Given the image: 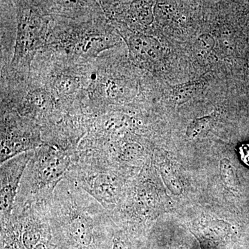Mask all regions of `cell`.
Wrapping results in <instances>:
<instances>
[{
	"label": "cell",
	"mask_w": 249,
	"mask_h": 249,
	"mask_svg": "<svg viewBox=\"0 0 249 249\" xmlns=\"http://www.w3.org/2000/svg\"><path fill=\"white\" fill-rule=\"evenodd\" d=\"M112 249H128L124 241L121 240L119 236H114L113 237Z\"/></svg>",
	"instance_id": "obj_12"
},
{
	"label": "cell",
	"mask_w": 249,
	"mask_h": 249,
	"mask_svg": "<svg viewBox=\"0 0 249 249\" xmlns=\"http://www.w3.org/2000/svg\"><path fill=\"white\" fill-rule=\"evenodd\" d=\"M109 40L101 36L86 37L77 46V50L81 54L96 56L105 49L109 48Z\"/></svg>",
	"instance_id": "obj_6"
},
{
	"label": "cell",
	"mask_w": 249,
	"mask_h": 249,
	"mask_svg": "<svg viewBox=\"0 0 249 249\" xmlns=\"http://www.w3.org/2000/svg\"><path fill=\"white\" fill-rule=\"evenodd\" d=\"M55 89L61 95L71 94L78 89L79 80L75 77L62 76L55 81Z\"/></svg>",
	"instance_id": "obj_9"
},
{
	"label": "cell",
	"mask_w": 249,
	"mask_h": 249,
	"mask_svg": "<svg viewBox=\"0 0 249 249\" xmlns=\"http://www.w3.org/2000/svg\"><path fill=\"white\" fill-rule=\"evenodd\" d=\"M34 154L24 152L1 164V219L11 217L23 175Z\"/></svg>",
	"instance_id": "obj_3"
},
{
	"label": "cell",
	"mask_w": 249,
	"mask_h": 249,
	"mask_svg": "<svg viewBox=\"0 0 249 249\" xmlns=\"http://www.w3.org/2000/svg\"><path fill=\"white\" fill-rule=\"evenodd\" d=\"M219 173L222 182L226 188L231 191H236L237 187V178L235 170L231 163L227 159H223L219 164Z\"/></svg>",
	"instance_id": "obj_8"
},
{
	"label": "cell",
	"mask_w": 249,
	"mask_h": 249,
	"mask_svg": "<svg viewBox=\"0 0 249 249\" xmlns=\"http://www.w3.org/2000/svg\"><path fill=\"white\" fill-rule=\"evenodd\" d=\"M129 47L134 60L142 65L153 63L160 57V45L147 36H132L129 40Z\"/></svg>",
	"instance_id": "obj_5"
},
{
	"label": "cell",
	"mask_w": 249,
	"mask_h": 249,
	"mask_svg": "<svg viewBox=\"0 0 249 249\" xmlns=\"http://www.w3.org/2000/svg\"><path fill=\"white\" fill-rule=\"evenodd\" d=\"M17 45L14 59L19 62L30 60L42 44L43 22L42 18L31 9H23L19 14Z\"/></svg>",
	"instance_id": "obj_4"
},
{
	"label": "cell",
	"mask_w": 249,
	"mask_h": 249,
	"mask_svg": "<svg viewBox=\"0 0 249 249\" xmlns=\"http://www.w3.org/2000/svg\"><path fill=\"white\" fill-rule=\"evenodd\" d=\"M66 176L86 191L108 211L113 209L117 196V183L114 173L102 168L70 167Z\"/></svg>",
	"instance_id": "obj_2"
},
{
	"label": "cell",
	"mask_w": 249,
	"mask_h": 249,
	"mask_svg": "<svg viewBox=\"0 0 249 249\" xmlns=\"http://www.w3.org/2000/svg\"><path fill=\"white\" fill-rule=\"evenodd\" d=\"M215 117L214 114L198 118L192 121L186 130V136L188 139H195L204 137L209 133L213 127Z\"/></svg>",
	"instance_id": "obj_7"
},
{
	"label": "cell",
	"mask_w": 249,
	"mask_h": 249,
	"mask_svg": "<svg viewBox=\"0 0 249 249\" xmlns=\"http://www.w3.org/2000/svg\"><path fill=\"white\" fill-rule=\"evenodd\" d=\"M70 167L71 160L63 152L50 147L41 148L28 163L15 206L48 200Z\"/></svg>",
	"instance_id": "obj_1"
},
{
	"label": "cell",
	"mask_w": 249,
	"mask_h": 249,
	"mask_svg": "<svg viewBox=\"0 0 249 249\" xmlns=\"http://www.w3.org/2000/svg\"><path fill=\"white\" fill-rule=\"evenodd\" d=\"M240 155L242 161L249 166V143L241 145Z\"/></svg>",
	"instance_id": "obj_11"
},
{
	"label": "cell",
	"mask_w": 249,
	"mask_h": 249,
	"mask_svg": "<svg viewBox=\"0 0 249 249\" xmlns=\"http://www.w3.org/2000/svg\"><path fill=\"white\" fill-rule=\"evenodd\" d=\"M29 102L33 107L38 111L45 110L49 106V99L47 93L44 91H35L31 93Z\"/></svg>",
	"instance_id": "obj_10"
}]
</instances>
